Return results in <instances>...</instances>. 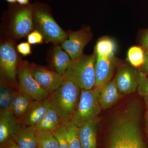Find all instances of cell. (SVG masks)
<instances>
[{
	"instance_id": "12",
	"label": "cell",
	"mask_w": 148,
	"mask_h": 148,
	"mask_svg": "<svg viewBox=\"0 0 148 148\" xmlns=\"http://www.w3.org/2000/svg\"><path fill=\"white\" fill-rule=\"evenodd\" d=\"M115 66L114 55L97 56L95 65V88H101L111 81Z\"/></svg>"
},
{
	"instance_id": "18",
	"label": "cell",
	"mask_w": 148,
	"mask_h": 148,
	"mask_svg": "<svg viewBox=\"0 0 148 148\" xmlns=\"http://www.w3.org/2000/svg\"><path fill=\"white\" fill-rule=\"evenodd\" d=\"M33 101L30 96L21 90L16 91L11 103L10 112L16 119L20 120Z\"/></svg>"
},
{
	"instance_id": "8",
	"label": "cell",
	"mask_w": 148,
	"mask_h": 148,
	"mask_svg": "<svg viewBox=\"0 0 148 148\" xmlns=\"http://www.w3.org/2000/svg\"><path fill=\"white\" fill-rule=\"evenodd\" d=\"M17 55L12 44L5 42L0 47V67L2 75L10 82L16 81Z\"/></svg>"
},
{
	"instance_id": "24",
	"label": "cell",
	"mask_w": 148,
	"mask_h": 148,
	"mask_svg": "<svg viewBox=\"0 0 148 148\" xmlns=\"http://www.w3.org/2000/svg\"><path fill=\"white\" fill-rule=\"evenodd\" d=\"M127 57L129 62L135 68L143 66L145 61V53L140 47L134 46L129 49Z\"/></svg>"
},
{
	"instance_id": "28",
	"label": "cell",
	"mask_w": 148,
	"mask_h": 148,
	"mask_svg": "<svg viewBox=\"0 0 148 148\" xmlns=\"http://www.w3.org/2000/svg\"><path fill=\"white\" fill-rule=\"evenodd\" d=\"M0 107L1 113L10 111L11 103L6 97L0 94Z\"/></svg>"
},
{
	"instance_id": "21",
	"label": "cell",
	"mask_w": 148,
	"mask_h": 148,
	"mask_svg": "<svg viewBox=\"0 0 148 148\" xmlns=\"http://www.w3.org/2000/svg\"><path fill=\"white\" fill-rule=\"evenodd\" d=\"M38 148H58V143L53 132L37 130Z\"/></svg>"
},
{
	"instance_id": "11",
	"label": "cell",
	"mask_w": 148,
	"mask_h": 148,
	"mask_svg": "<svg viewBox=\"0 0 148 148\" xmlns=\"http://www.w3.org/2000/svg\"><path fill=\"white\" fill-rule=\"evenodd\" d=\"M34 11L31 6L18 8L14 16L12 29L14 34L18 37L29 34L33 28Z\"/></svg>"
},
{
	"instance_id": "3",
	"label": "cell",
	"mask_w": 148,
	"mask_h": 148,
	"mask_svg": "<svg viewBox=\"0 0 148 148\" xmlns=\"http://www.w3.org/2000/svg\"><path fill=\"white\" fill-rule=\"evenodd\" d=\"M95 53L81 55L72 60L68 69L63 74L65 79L75 84L82 90L94 88L95 84Z\"/></svg>"
},
{
	"instance_id": "1",
	"label": "cell",
	"mask_w": 148,
	"mask_h": 148,
	"mask_svg": "<svg viewBox=\"0 0 148 148\" xmlns=\"http://www.w3.org/2000/svg\"><path fill=\"white\" fill-rule=\"evenodd\" d=\"M137 103L130 104L111 121L108 148H145Z\"/></svg>"
},
{
	"instance_id": "32",
	"label": "cell",
	"mask_w": 148,
	"mask_h": 148,
	"mask_svg": "<svg viewBox=\"0 0 148 148\" xmlns=\"http://www.w3.org/2000/svg\"><path fill=\"white\" fill-rule=\"evenodd\" d=\"M142 44L143 48L148 52V31L143 35L142 39Z\"/></svg>"
},
{
	"instance_id": "9",
	"label": "cell",
	"mask_w": 148,
	"mask_h": 148,
	"mask_svg": "<svg viewBox=\"0 0 148 148\" xmlns=\"http://www.w3.org/2000/svg\"><path fill=\"white\" fill-rule=\"evenodd\" d=\"M91 34L88 29L73 32L69 38L62 42V48L69 54L72 60L82 55L84 49L91 39Z\"/></svg>"
},
{
	"instance_id": "2",
	"label": "cell",
	"mask_w": 148,
	"mask_h": 148,
	"mask_svg": "<svg viewBox=\"0 0 148 148\" xmlns=\"http://www.w3.org/2000/svg\"><path fill=\"white\" fill-rule=\"evenodd\" d=\"M82 89L75 84L66 80L48 99L50 108L58 114L63 124L71 122L79 102Z\"/></svg>"
},
{
	"instance_id": "6",
	"label": "cell",
	"mask_w": 148,
	"mask_h": 148,
	"mask_svg": "<svg viewBox=\"0 0 148 148\" xmlns=\"http://www.w3.org/2000/svg\"><path fill=\"white\" fill-rule=\"evenodd\" d=\"M17 76L20 90L33 100L40 101L48 98L50 93L41 87L35 79L28 64L24 63L19 66Z\"/></svg>"
},
{
	"instance_id": "35",
	"label": "cell",
	"mask_w": 148,
	"mask_h": 148,
	"mask_svg": "<svg viewBox=\"0 0 148 148\" xmlns=\"http://www.w3.org/2000/svg\"><path fill=\"white\" fill-rule=\"evenodd\" d=\"M5 1L10 3H16L17 2L16 0H5Z\"/></svg>"
},
{
	"instance_id": "29",
	"label": "cell",
	"mask_w": 148,
	"mask_h": 148,
	"mask_svg": "<svg viewBox=\"0 0 148 148\" xmlns=\"http://www.w3.org/2000/svg\"><path fill=\"white\" fill-rule=\"evenodd\" d=\"M29 44H30L28 42H22L19 44L17 46L18 52L25 56L31 54L32 52Z\"/></svg>"
},
{
	"instance_id": "23",
	"label": "cell",
	"mask_w": 148,
	"mask_h": 148,
	"mask_svg": "<svg viewBox=\"0 0 148 148\" xmlns=\"http://www.w3.org/2000/svg\"><path fill=\"white\" fill-rule=\"evenodd\" d=\"M70 148H82L79 138V127L72 123L64 124Z\"/></svg>"
},
{
	"instance_id": "25",
	"label": "cell",
	"mask_w": 148,
	"mask_h": 148,
	"mask_svg": "<svg viewBox=\"0 0 148 148\" xmlns=\"http://www.w3.org/2000/svg\"><path fill=\"white\" fill-rule=\"evenodd\" d=\"M53 133L58 141V148H70L64 124L56 129Z\"/></svg>"
},
{
	"instance_id": "34",
	"label": "cell",
	"mask_w": 148,
	"mask_h": 148,
	"mask_svg": "<svg viewBox=\"0 0 148 148\" xmlns=\"http://www.w3.org/2000/svg\"><path fill=\"white\" fill-rule=\"evenodd\" d=\"M17 2L22 5H27L29 4V0H16Z\"/></svg>"
},
{
	"instance_id": "31",
	"label": "cell",
	"mask_w": 148,
	"mask_h": 148,
	"mask_svg": "<svg viewBox=\"0 0 148 148\" xmlns=\"http://www.w3.org/2000/svg\"><path fill=\"white\" fill-rule=\"evenodd\" d=\"M12 90V89L5 84H1L0 86V94H1L5 97H6L9 93Z\"/></svg>"
},
{
	"instance_id": "7",
	"label": "cell",
	"mask_w": 148,
	"mask_h": 148,
	"mask_svg": "<svg viewBox=\"0 0 148 148\" xmlns=\"http://www.w3.org/2000/svg\"><path fill=\"white\" fill-rule=\"evenodd\" d=\"M32 75L42 88L49 93L57 90L66 80L62 74L43 67L30 66Z\"/></svg>"
},
{
	"instance_id": "13",
	"label": "cell",
	"mask_w": 148,
	"mask_h": 148,
	"mask_svg": "<svg viewBox=\"0 0 148 148\" xmlns=\"http://www.w3.org/2000/svg\"><path fill=\"white\" fill-rule=\"evenodd\" d=\"M50 108L48 99L34 100L20 121L27 126H36L42 120Z\"/></svg>"
},
{
	"instance_id": "15",
	"label": "cell",
	"mask_w": 148,
	"mask_h": 148,
	"mask_svg": "<svg viewBox=\"0 0 148 148\" xmlns=\"http://www.w3.org/2000/svg\"><path fill=\"white\" fill-rule=\"evenodd\" d=\"M123 95L119 89L114 79L106 83L101 87L99 95L102 109L106 110L112 107Z\"/></svg>"
},
{
	"instance_id": "16",
	"label": "cell",
	"mask_w": 148,
	"mask_h": 148,
	"mask_svg": "<svg viewBox=\"0 0 148 148\" xmlns=\"http://www.w3.org/2000/svg\"><path fill=\"white\" fill-rule=\"evenodd\" d=\"M35 126L22 125L11 139L20 148H38Z\"/></svg>"
},
{
	"instance_id": "22",
	"label": "cell",
	"mask_w": 148,
	"mask_h": 148,
	"mask_svg": "<svg viewBox=\"0 0 148 148\" xmlns=\"http://www.w3.org/2000/svg\"><path fill=\"white\" fill-rule=\"evenodd\" d=\"M115 45L113 41L108 37L101 38L96 44L95 53L97 56L114 55Z\"/></svg>"
},
{
	"instance_id": "30",
	"label": "cell",
	"mask_w": 148,
	"mask_h": 148,
	"mask_svg": "<svg viewBox=\"0 0 148 148\" xmlns=\"http://www.w3.org/2000/svg\"><path fill=\"white\" fill-rule=\"evenodd\" d=\"M0 148H20L12 139H8L1 144Z\"/></svg>"
},
{
	"instance_id": "17",
	"label": "cell",
	"mask_w": 148,
	"mask_h": 148,
	"mask_svg": "<svg viewBox=\"0 0 148 148\" xmlns=\"http://www.w3.org/2000/svg\"><path fill=\"white\" fill-rule=\"evenodd\" d=\"M97 126L95 119L79 127V138L82 148H97Z\"/></svg>"
},
{
	"instance_id": "26",
	"label": "cell",
	"mask_w": 148,
	"mask_h": 148,
	"mask_svg": "<svg viewBox=\"0 0 148 148\" xmlns=\"http://www.w3.org/2000/svg\"><path fill=\"white\" fill-rule=\"evenodd\" d=\"M137 90L141 96H148V78L144 72L139 73V85Z\"/></svg>"
},
{
	"instance_id": "14",
	"label": "cell",
	"mask_w": 148,
	"mask_h": 148,
	"mask_svg": "<svg viewBox=\"0 0 148 148\" xmlns=\"http://www.w3.org/2000/svg\"><path fill=\"white\" fill-rule=\"evenodd\" d=\"M0 144L12 137L23 123L10 111L0 114Z\"/></svg>"
},
{
	"instance_id": "33",
	"label": "cell",
	"mask_w": 148,
	"mask_h": 148,
	"mask_svg": "<svg viewBox=\"0 0 148 148\" xmlns=\"http://www.w3.org/2000/svg\"><path fill=\"white\" fill-rule=\"evenodd\" d=\"M142 68L144 73H148V52L146 51L145 53V61H144V64L142 66Z\"/></svg>"
},
{
	"instance_id": "36",
	"label": "cell",
	"mask_w": 148,
	"mask_h": 148,
	"mask_svg": "<svg viewBox=\"0 0 148 148\" xmlns=\"http://www.w3.org/2000/svg\"><path fill=\"white\" fill-rule=\"evenodd\" d=\"M145 99L146 105H147V107L148 108V96L145 97Z\"/></svg>"
},
{
	"instance_id": "19",
	"label": "cell",
	"mask_w": 148,
	"mask_h": 148,
	"mask_svg": "<svg viewBox=\"0 0 148 148\" xmlns=\"http://www.w3.org/2000/svg\"><path fill=\"white\" fill-rule=\"evenodd\" d=\"M62 125L63 123L58 114L50 108L42 120L35 126L37 130L53 132Z\"/></svg>"
},
{
	"instance_id": "27",
	"label": "cell",
	"mask_w": 148,
	"mask_h": 148,
	"mask_svg": "<svg viewBox=\"0 0 148 148\" xmlns=\"http://www.w3.org/2000/svg\"><path fill=\"white\" fill-rule=\"evenodd\" d=\"M43 36L38 31H35L29 34L28 36V41L30 44H36L42 42Z\"/></svg>"
},
{
	"instance_id": "10",
	"label": "cell",
	"mask_w": 148,
	"mask_h": 148,
	"mask_svg": "<svg viewBox=\"0 0 148 148\" xmlns=\"http://www.w3.org/2000/svg\"><path fill=\"white\" fill-rule=\"evenodd\" d=\"M115 81L123 95L135 92L139 85V73L128 66L121 67L116 75Z\"/></svg>"
},
{
	"instance_id": "5",
	"label": "cell",
	"mask_w": 148,
	"mask_h": 148,
	"mask_svg": "<svg viewBox=\"0 0 148 148\" xmlns=\"http://www.w3.org/2000/svg\"><path fill=\"white\" fill-rule=\"evenodd\" d=\"M33 8L35 22L46 39L53 43H60L67 39L66 32L59 27L48 12L38 6Z\"/></svg>"
},
{
	"instance_id": "4",
	"label": "cell",
	"mask_w": 148,
	"mask_h": 148,
	"mask_svg": "<svg viewBox=\"0 0 148 148\" xmlns=\"http://www.w3.org/2000/svg\"><path fill=\"white\" fill-rule=\"evenodd\" d=\"M101 88L94 87L90 90H81L79 102L71 123L80 127L95 119L102 110L99 101Z\"/></svg>"
},
{
	"instance_id": "20",
	"label": "cell",
	"mask_w": 148,
	"mask_h": 148,
	"mask_svg": "<svg viewBox=\"0 0 148 148\" xmlns=\"http://www.w3.org/2000/svg\"><path fill=\"white\" fill-rule=\"evenodd\" d=\"M72 60L66 51L59 46L56 47L54 49L53 61V66L56 72L63 75L71 63Z\"/></svg>"
},
{
	"instance_id": "37",
	"label": "cell",
	"mask_w": 148,
	"mask_h": 148,
	"mask_svg": "<svg viewBox=\"0 0 148 148\" xmlns=\"http://www.w3.org/2000/svg\"><path fill=\"white\" fill-rule=\"evenodd\" d=\"M147 124L148 125V113L147 115Z\"/></svg>"
}]
</instances>
